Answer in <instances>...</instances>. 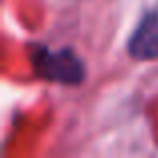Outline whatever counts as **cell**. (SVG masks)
<instances>
[{
    "mask_svg": "<svg viewBox=\"0 0 158 158\" xmlns=\"http://www.w3.org/2000/svg\"><path fill=\"white\" fill-rule=\"evenodd\" d=\"M32 64L38 76L60 84H80L84 80V64L72 50H48L36 46L32 50Z\"/></svg>",
    "mask_w": 158,
    "mask_h": 158,
    "instance_id": "obj_1",
    "label": "cell"
},
{
    "mask_svg": "<svg viewBox=\"0 0 158 158\" xmlns=\"http://www.w3.org/2000/svg\"><path fill=\"white\" fill-rule=\"evenodd\" d=\"M128 52L136 60H158V12L142 16L128 40Z\"/></svg>",
    "mask_w": 158,
    "mask_h": 158,
    "instance_id": "obj_2",
    "label": "cell"
}]
</instances>
